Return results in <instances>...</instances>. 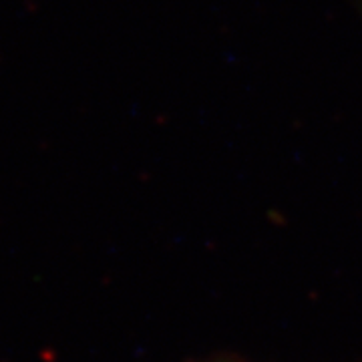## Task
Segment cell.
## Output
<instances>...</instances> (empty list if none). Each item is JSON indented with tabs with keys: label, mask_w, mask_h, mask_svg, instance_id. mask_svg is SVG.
I'll return each instance as SVG.
<instances>
[]
</instances>
